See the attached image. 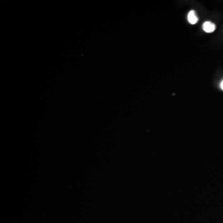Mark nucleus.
<instances>
[{"instance_id": "nucleus-2", "label": "nucleus", "mask_w": 223, "mask_h": 223, "mask_svg": "<svg viewBox=\"0 0 223 223\" xmlns=\"http://www.w3.org/2000/svg\"><path fill=\"white\" fill-rule=\"evenodd\" d=\"M188 21L191 24H195L198 21V17L194 10L190 11L188 14Z\"/></svg>"}, {"instance_id": "nucleus-3", "label": "nucleus", "mask_w": 223, "mask_h": 223, "mask_svg": "<svg viewBox=\"0 0 223 223\" xmlns=\"http://www.w3.org/2000/svg\"><path fill=\"white\" fill-rule=\"evenodd\" d=\"M221 89L223 90V81L221 82Z\"/></svg>"}, {"instance_id": "nucleus-1", "label": "nucleus", "mask_w": 223, "mask_h": 223, "mask_svg": "<svg viewBox=\"0 0 223 223\" xmlns=\"http://www.w3.org/2000/svg\"><path fill=\"white\" fill-rule=\"evenodd\" d=\"M203 29L206 33H212L216 29V25L212 22L206 21L203 24Z\"/></svg>"}]
</instances>
